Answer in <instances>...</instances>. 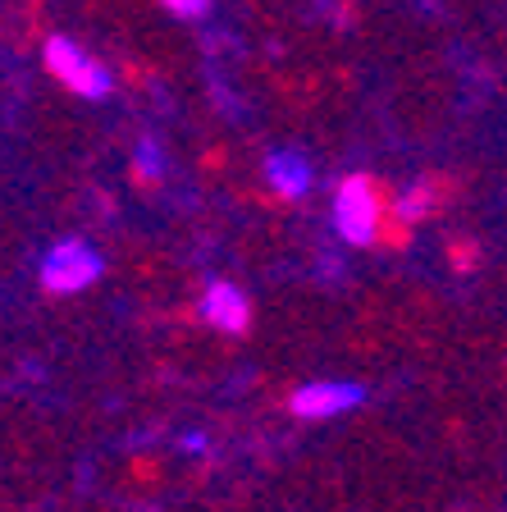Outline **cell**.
<instances>
[{
  "label": "cell",
  "mask_w": 507,
  "mask_h": 512,
  "mask_svg": "<svg viewBox=\"0 0 507 512\" xmlns=\"http://www.w3.org/2000/svg\"><path fill=\"white\" fill-rule=\"evenodd\" d=\"M334 224L352 247H370L380 238V188H375L366 174H352V179L338 183Z\"/></svg>",
  "instance_id": "1"
},
{
  "label": "cell",
  "mask_w": 507,
  "mask_h": 512,
  "mask_svg": "<svg viewBox=\"0 0 507 512\" xmlns=\"http://www.w3.org/2000/svg\"><path fill=\"white\" fill-rule=\"evenodd\" d=\"M106 270L101 252L83 238H60L51 252L42 256V288L46 293H83L87 284H96Z\"/></svg>",
  "instance_id": "2"
},
{
  "label": "cell",
  "mask_w": 507,
  "mask_h": 512,
  "mask_svg": "<svg viewBox=\"0 0 507 512\" xmlns=\"http://www.w3.org/2000/svg\"><path fill=\"white\" fill-rule=\"evenodd\" d=\"M46 69H51V74L69 87V92L87 96V101L110 96V74L83 51V46L69 42V37H51V42H46Z\"/></svg>",
  "instance_id": "3"
},
{
  "label": "cell",
  "mask_w": 507,
  "mask_h": 512,
  "mask_svg": "<svg viewBox=\"0 0 507 512\" xmlns=\"http://www.w3.org/2000/svg\"><path fill=\"white\" fill-rule=\"evenodd\" d=\"M361 403H366V384L357 380H311V384H297L293 398H288V407L302 421H325V416L352 412Z\"/></svg>",
  "instance_id": "4"
},
{
  "label": "cell",
  "mask_w": 507,
  "mask_h": 512,
  "mask_svg": "<svg viewBox=\"0 0 507 512\" xmlns=\"http://www.w3.org/2000/svg\"><path fill=\"white\" fill-rule=\"evenodd\" d=\"M197 311H201V320L220 334H247V325H252V302H247V293L238 284H224V279L206 284Z\"/></svg>",
  "instance_id": "5"
},
{
  "label": "cell",
  "mask_w": 507,
  "mask_h": 512,
  "mask_svg": "<svg viewBox=\"0 0 507 512\" xmlns=\"http://www.w3.org/2000/svg\"><path fill=\"white\" fill-rule=\"evenodd\" d=\"M265 179L279 197H307L311 188V165L302 160V151H270L265 156Z\"/></svg>",
  "instance_id": "6"
},
{
  "label": "cell",
  "mask_w": 507,
  "mask_h": 512,
  "mask_svg": "<svg viewBox=\"0 0 507 512\" xmlns=\"http://www.w3.org/2000/svg\"><path fill=\"white\" fill-rule=\"evenodd\" d=\"M160 170H165V165H160L156 142H142V147H138V174H142V179H160Z\"/></svg>",
  "instance_id": "7"
},
{
  "label": "cell",
  "mask_w": 507,
  "mask_h": 512,
  "mask_svg": "<svg viewBox=\"0 0 507 512\" xmlns=\"http://www.w3.org/2000/svg\"><path fill=\"white\" fill-rule=\"evenodd\" d=\"M165 5L179 14V19H201V14L211 10V0H165Z\"/></svg>",
  "instance_id": "8"
},
{
  "label": "cell",
  "mask_w": 507,
  "mask_h": 512,
  "mask_svg": "<svg viewBox=\"0 0 507 512\" xmlns=\"http://www.w3.org/2000/svg\"><path fill=\"white\" fill-rule=\"evenodd\" d=\"M421 211H425V197H421V192H416V197H402V202H398V215H402V220H416Z\"/></svg>",
  "instance_id": "9"
}]
</instances>
